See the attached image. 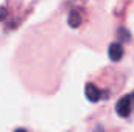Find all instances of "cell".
<instances>
[{
  "mask_svg": "<svg viewBox=\"0 0 134 132\" xmlns=\"http://www.w3.org/2000/svg\"><path fill=\"white\" fill-rule=\"evenodd\" d=\"M115 112L122 117V118H128L133 112V98H131V93L130 95H125L117 101L115 104Z\"/></svg>",
  "mask_w": 134,
  "mask_h": 132,
  "instance_id": "6da1fadb",
  "label": "cell"
},
{
  "mask_svg": "<svg viewBox=\"0 0 134 132\" xmlns=\"http://www.w3.org/2000/svg\"><path fill=\"white\" fill-rule=\"evenodd\" d=\"M108 55H109L111 61H114V62L120 61V59L123 58V47H122V44H120V42L111 44L109 48H108Z\"/></svg>",
  "mask_w": 134,
  "mask_h": 132,
  "instance_id": "7a4b0ae2",
  "label": "cell"
},
{
  "mask_svg": "<svg viewBox=\"0 0 134 132\" xmlns=\"http://www.w3.org/2000/svg\"><path fill=\"white\" fill-rule=\"evenodd\" d=\"M84 90H86V97H87V99L92 101V103H97L100 98H103V95H101L103 92H101L95 84H92V82H89V84L86 86Z\"/></svg>",
  "mask_w": 134,
  "mask_h": 132,
  "instance_id": "3957f363",
  "label": "cell"
},
{
  "mask_svg": "<svg viewBox=\"0 0 134 132\" xmlns=\"http://www.w3.org/2000/svg\"><path fill=\"white\" fill-rule=\"evenodd\" d=\"M69 25H70L72 28H78V27L81 25V16H80L76 11H72V13L69 14Z\"/></svg>",
  "mask_w": 134,
  "mask_h": 132,
  "instance_id": "277c9868",
  "label": "cell"
},
{
  "mask_svg": "<svg viewBox=\"0 0 134 132\" xmlns=\"http://www.w3.org/2000/svg\"><path fill=\"white\" fill-rule=\"evenodd\" d=\"M119 34H120V37H123L125 40H128V39H130V34L126 33V30H123V28H122V30H119Z\"/></svg>",
  "mask_w": 134,
  "mask_h": 132,
  "instance_id": "5b68a950",
  "label": "cell"
},
{
  "mask_svg": "<svg viewBox=\"0 0 134 132\" xmlns=\"http://www.w3.org/2000/svg\"><path fill=\"white\" fill-rule=\"evenodd\" d=\"M6 8H3V6H0V20H5L6 19Z\"/></svg>",
  "mask_w": 134,
  "mask_h": 132,
  "instance_id": "8992f818",
  "label": "cell"
},
{
  "mask_svg": "<svg viewBox=\"0 0 134 132\" xmlns=\"http://www.w3.org/2000/svg\"><path fill=\"white\" fill-rule=\"evenodd\" d=\"M131 98H133V109H134V92L131 93Z\"/></svg>",
  "mask_w": 134,
  "mask_h": 132,
  "instance_id": "52a82bcc",
  "label": "cell"
},
{
  "mask_svg": "<svg viewBox=\"0 0 134 132\" xmlns=\"http://www.w3.org/2000/svg\"><path fill=\"white\" fill-rule=\"evenodd\" d=\"M14 132H27L25 129H17V131H14Z\"/></svg>",
  "mask_w": 134,
  "mask_h": 132,
  "instance_id": "ba28073f",
  "label": "cell"
}]
</instances>
